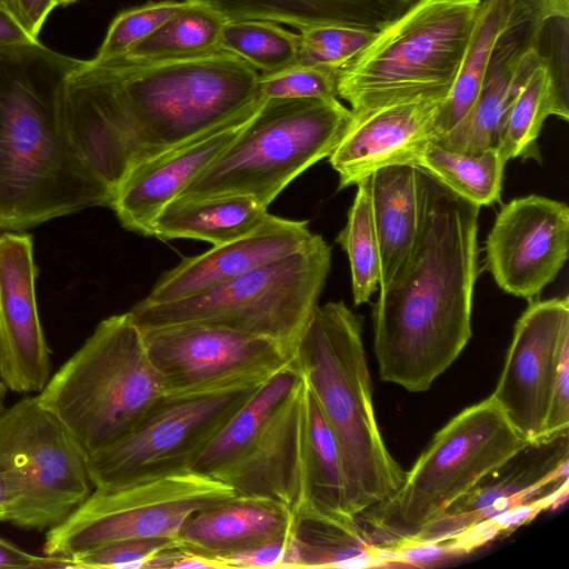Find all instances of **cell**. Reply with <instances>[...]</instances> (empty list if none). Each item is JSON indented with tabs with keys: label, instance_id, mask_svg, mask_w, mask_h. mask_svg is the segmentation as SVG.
I'll return each mask as SVG.
<instances>
[{
	"label": "cell",
	"instance_id": "obj_5",
	"mask_svg": "<svg viewBox=\"0 0 569 569\" xmlns=\"http://www.w3.org/2000/svg\"><path fill=\"white\" fill-rule=\"evenodd\" d=\"M164 395L128 311L102 320L36 399L88 457L130 432Z\"/></svg>",
	"mask_w": 569,
	"mask_h": 569
},
{
	"label": "cell",
	"instance_id": "obj_47",
	"mask_svg": "<svg viewBox=\"0 0 569 569\" xmlns=\"http://www.w3.org/2000/svg\"><path fill=\"white\" fill-rule=\"evenodd\" d=\"M7 390H8V388H7L6 383L3 382V380L0 377V415L6 409L4 398H6Z\"/></svg>",
	"mask_w": 569,
	"mask_h": 569
},
{
	"label": "cell",
	"instance_id": "obj_6",
	"mask_svg": "<svg viewBox=\"0 0 569 569\" xmlns=\"http://www.w3.org/2000/svg\"><path fill=\"white\" fill-rule=\"evenodd\" d=\"M530 446L487 398L448 421L399 489L357 520L377 545L410 539Z\"/></svg>",
	"mask_w": 569,
	"mask_h": 569
},
{
	"label": "cell",
	"instance_id": "obj_21",
	"mask_svg": "<svg viewBox=\"0 0 569 569\" xmlns=\"http://www.w3.org/2000/svg\"><path fill=\"white\" fill-rule=\"evenodd\" d=\"M546 26L535 13L515 24L498 41L479 93L462 121L432 142L465 152L497 148L506 113L530 67L542 54Z\"/></svg>",
	"mask_w": 569,
	"mask_h": 569
},
{
	"label": "cell",
	"instance_id": "obj_25",
	"mask_svg": "<svg viewBox=\"0 0 569 569\" xmlns=\"http://www.w3.org/2000/svg\"><path fill=\"white\" fill-rule=\"evenodd\" d=\"M305 385L303 503L295 517L317 518L350 532H365L349 510L336 437L306 381Z\"/></svg>",
	"mask_w": 569,
	"mask_h": 569
},
{
	"label": "cell",
	"instance_id": "obj_32",
	"mask_svg": "<svg viewBox=\"0 0 569 569\" xmlns=\"http://www.w3.org/2000/svg\"><path fill=\"white\" fill-rule=\"evenodd\" d=\"M227 20L208 0H191L120 57L148 60L199 56L219 50L221 30Z\"/></svg>",
	"mask_w": 569,
	"mask_h": 569
},
{
	"label": "cell",
	"instance_id": "obj_34",
	"mask_svg": "<svg viewBox=\"0 0 569 569\" xmlns=\"http://www.w3.org/2000/svg\"><path fill=\"white\" fill-rule=\"evenodd\" d=\"M357 192L348 211L345 228L337 241L346 251L351 269L355 305L370 300L381 279V261L378 238L372 220L369 177L357 184Z\"/></svg>",
	"mask_w": 569,
	"mask_h": 569
},
{
	"label": "cell",
	"instance_id": "obj_9",
	"mask_svg": "<svg viewBox=\"0 0 569 569\" xmlns=\"http://www.w3.org/2000/svg\"><path fill=\"white\" fill-rule=\"evenodd\" d=\"M349 117L339 98L263 100L240 134L177 198L247 194L268 208L292 180L331 154Z\"/></svg>",
	"mask_w": 569,
	"mask_h": 569
},
{
	"label": "cell",
	"instance_id": "obj_27",
	"mask_svg": "<svg viewBox=\"0 0 569 569\" xmlns=\"http://www.w3.org/2000/svg\"><path fill=\"white\" fill-rule=\"evenodd\" d=\"M267 208L247 194L173 199L154 218L150 237L196 239L222 244L256 229Z\"/></svg>",
	"mask_w": 569,
	"mask_h": 569
},
{
	"label": "cell",
	"instance_id": "obj_33",
	"mask_svg": "<svg viewBox=\"0 0 569 569\" xmlns=\"http://www.w3.org/2000/svg\"><path fill=\"white\" fill-rule=\"evenodd\" d=\"M300 568L386 567L383 549L367 532L355 533L317 518L295 517Z\"/></svg>",
	"mask_w": 569,
	"mask_h": 569
},
{
	"label": "cell",
	"instance_id": "obj_23",
	"mask_svg": "<svg viewBox=\"0 0 569 569\" xmlns=\"http://www.w3.org/2000/svg\"><path fill=\"white\" fill-rule=\"evenodd\" d=\"M295 515L269 499L238 496L191 516L179 532L182 547L223 559L293 531Z\"/></svg>",
	"mask_w": 569,
	"mask_h": 569
},
{
	"label": "cell",
	"instance_id": "obj_16",
	"mask_svg": "<svg viewBox=\"0 0 569 569\" xmlns=\"http://www.w3.org/2000/svg\"><path fill=\"white\" fill-rule=\"evenodd\" d=\"M445 100L416 96L349 108L346 128L328 157L339 176V189L389 166L415 164L438 136Z\"/></svg>",
	"mask_w": 569,
	"mask_h": 569
},
{
	"label": "cell",
	"instance_id": "obj_18",
	"mask_svg": "<svg viewBox=\"0 0 569 569\" xmlns=\"http://www.w3.org/2000/svg\"><path fill=\"white\" fill-rule=\"evenodd\" d=\"M263 100L260 98L236 118L137 163L117 188L110 204L121 224L150 237L151 223L159 212L228 148Z\"/></svg>",
	"mask_w": 569,
	"mask_h": 569
},
{
	"label": "cell",
	"instance_id": "obj_12",
	"mask_svg": "<svg viewBox=\"0 0 569 569\" xmlns=\"http://www.w3.org/2000/svg\"><path fill=\"white\" fill-rule=\"evenodd\" d=\"M0 469L19 497L11 525L24 530L57 527L93 490L87 456L36 396L0 415Z\"/></svg>",
	"mask_w": 569,
	"mask_h": 569
},
{
	"label": "cell",
	"instance_id": "obj_22",
	"mask_svg": "<svg viewBox=\"0 0 569 569\" xmlns=\"http://www.w3.org/2000/svg\"><path fill=\"white\" fill-rule=\"evenodd\" d=\"M529 448V447H528ZM517 457L485 478L477 487L452 503L438 519L410 539L445 540L481 521L540 498L568 482V447L552 452Z\"/></svg>",
	"mask_w": 569,
	"mask_h": 569
},
{
	"label": "cell",
	"instance_id": "obj_40",
	"mask_svg": "<svg viewBox=\"0 0 569 569\" xmlns=\"http://www.w3.org/2000/svg\"><path fill=\"white\" fill-rule=\"evenodd\" d=\"M226 568H300L293 531L254 549L221 559Z\"/></svg>",
	"mask_w": 569,
	"mask_h": 569
},
{
	"label": "cell",
	"instance_id": "obj_29",
	"mask_svg": "<svg viewBox=\"0 0 569 569\" xmlns=\"http://www.w3.org/2000/svg\"><path fill=\"white\" fill-rule=\"evenodd\" d=\"M569 120L568 89L558 80L552 61L541 54L522 79L506 113L498 151L510 159L540 160L538 138L548 117Z\"/></svg>",
	"mask_w": 569,
	"mask_h": 569
},
{
	"label": "cell",
	"instance_id": "obj_2",
	"mask_svg": "<svg viewBox=\"0 0 569 569\" xmlns=\"http://www.w3.org/2000/svg\"><path fill=\"white\" fill-rule=\"evenodd\" d=\"M78 59L40 41L0 49V227L19 231L97 206L112 191L83 162L62 118Z\"/></svg>",
	"mask_w": 569,
	"mask_h": 569
},
{
	"label": "cell",
	"instance_id": "obj_44",
	"mask_svg": "<svg viewBox=\"0 0 569 569\" xmlns=\"http://www.w3.org/2000/svg\"><path fill=\"white\" fill-rule=\"evenodd\" d=\"M39 40L31 37L0 4V49L30 44Z\"/></svg>",
	"mask_w": 569,
	"mask_h": 569
},
{
	"label": "cell",
	"instance_id": "obj_10",
	"mask_svg": "<svg viewBox=\"0 0 569 569\" xmlns=\"http://www.w3.org/2000/svg\"><path fill=\"white\" fill-rule=\"evenodd\" d=\"M271 376L166 393L130 432L87 457L93 488L192 471L211 441Z\"/></svg>",
	"mask_w": 569,
	"mask_h": 569
},
{
	"label": "cell",
	"instance_id": "obj_11",
	"mask_svg": "<svg viewBox=\"0 0 569 569\" xmlns=\"http://www.w3.org/2000/svg\"><path fill=\"white\" fill-rule=\"evenodd\" d=\"M238 496L230 486L196 471L93 488L60 525L46 531L42 551L71 559L122 540L179 539L191 516Z\"/></svg>",
	"mask_w": 569,
	"mask_h": 569
},
{
	"label": "cell",
	"instance_id": "obj_37",
	"mask_svg": "<svg viewBox=\"0 0 569 569\" xmlns=\"http://www.w3.org/2000/svg\"><path fill=\"white\" fill-rule=\"evenodd\" d=\"M190 2L191 0L154 1L119 13L110 23L93 60L106 61L124 54Z\"/></svg>",
	"mask_w": 569,
	"mask_h": 569
},
{
	"label": "cell",
	"instance_id": "obj_20",
	"mask_svg": "<svg viewBox=\"0 0 569 569\" xmlns=\"http://www.w3.org/2000/svg\"><path fill=\"white\" fill-rule=\"evenodd\" d=\"M316 233L308 221L268 213L249 233L183 258L164 272L141 301L160 303L183 299L228 282L252 269L286 257L307 246Z\"/></svg>",
	"mask_w": 569,
	"mask_h": 569
},
{
	"label": "cell",
	"instance_id": "obj_39",
	"mask_svg": "<svg viewBox=\"0 0 569 569\" xmlns=\"http://www.w3.org/2000/svg\"><path fill=\"white\" fill-rule=\"evenodd\" d=\"M180 545L179 539L166 537L122 540L71 559H62V568L141 569L159 551Z\"/></svg>",
	"mask_w": 569,
	"mask_h": 569
},
{
	"label": "cell",
	"instance_id": "obj_4",
	"mask_svg": "<svg viewBox=\"0 0 569 569\" xmlns=\"http://www.w3.org/2000/svg\"><path fill=\"white\" fill-rule=\"evenodd\" d=\"M293 360L336 437L349 510L358 518L391 497L406 475L377 423L362 318L343 301L318 305Z\"/></svg>",
	"mask_w": 569,
	"mask_h": 569
},
{
	"label": "cell",
	"instance_id": "obj_30",
	"mask_svg": "<svg viewBox=\"0 0 569 569\" xmlns=\"http://www.w3.org/2000/svg\"><path fill=\"white\" fill-rule=\"evenodd\" d=\"M300 379L301 373L295 360L272 375L211 441L192 471L213 478L230 465L263 428Z\"/></svg>",
	"mask_w": 569,
	"mask_h": 569
},
{
	"label": "cell",
	"instance_id": "obj_48",
	"mask_svg": "<svg viewBox=\"0 0 569 569\" xmlns=\"http://www.w3.org/2000/svg\"><path fill=\"white\" fill-rule=\"evenodd\" d=\"M76 0H54V3L57 7L59 6H68L70 3H73Z\"/></svg>",
	"mask_w": 569,
	"mask_h": 569
},
{
	"label": "cell",
	"instance_id": "obj_19",
	"mask_svg": "<svg viewBox=\"0 0 569 569\" xmlns=\"http://www.w3.org/2000/svg\"><path fill=\"white\" fill-rule=\"evenodd\" d=\"M305 390L301 376L244 450L213 478L240 496L272 500L296 515L303 503Z\"/></svg>",
	"mask_w": 569,
	"mask_h": 569
},
{
	"label": "cell",
	"instance_id": "obj_1",
	"mask_svg": "<svg viewBox=\"0 0 569 569\" xmlns=\"http://www.w3.org/2000/svg\"><path fill=\"white\" fill-rule=\"evenodd\" d=\"M479 210L428 173L419 238L372 311L382 380L426 391L470 340Z\"/></svg>",
	"mask_w": 569,
	"mask_h": 569
},
{
	"label": "cell",
	"instance_id": "obj_46",
	"mask_svg": "<svg viewBox=\"0 0 569 569\" xmlns=\"http://www.w3.org/2000/svg\"><path fill=\"white\" fill-rule=\"evenodd\" d=\"M540 19L549 22L556 19H569V0H528Z\"/></svg>",
	"mask_w": 569,
	"mask_h": 569
},
{
	"label": "cell",
	"instance_id": "obj_36",
	"mask_svg": "<svg viewBox=\"0 0 569 569\" xmlns=\"http://www.w3.org/2000/svg\"><path fill=\"white\" fill-rule=\"evenodd\" d=\"M297 62L339 71L373 39L376 31L343 24H319L300 30Z\"/></svg>",
	"mask_w": 569,
	"mask_h": 569
},
{
	"label": "cell",
	"instance_id": "obj_24",
	"mask_svg": "<svg viewBox=\"0 0 569 569\" xmlns=\"http://www.w3.org/2000/svg\"><path fill=\"white\" fill-rule=\"evenodd\" d=\"M369 186L381 261L380 288L402 268L419 238L428 201V173L411 163L389 166L375 171Z\"/></svg>",
	"mask_w": 569,
	"mask_h": 569
},
{
	"label": "cell",
	"instance_id": "obj_15",
	"mask_svg": "<svg viewBox=\"0 0 569 569\" xmlns=\"http://www.w3.org/2000/svg\"><path fill=\"white\" fill-rule=\"evenodd\" d=\"M486 264L507 293L537 299L568 259L569 208L529 194L503 204L486 241Z\"/></svg>",
	"mask_w": 569,
	"mask_h": 569
},
{
	"label": "cell",
	"instance_id": "obj_43",
	"mask_svg": "<svg viewBox=\"0 0 569 569\" xmlns=\"http://www.w3.org/2000/svg\"><path fill=\"white\" fill-rule=\"evenodd\" d=\"M0 568H61V559L30 553L0 537Z\"/></svg>",
	"mask_w": 569,
	"mask_h": 569
},
{
	"label": "cell",
	"instance_id": "obj_38",
	"mask_svg": "<svg viewBox=\"0 0 569 569\" xmlns=\"http://www.w3.org/2000/svg\"><path fill=\"white\" fill-rule=\"evenodd\" d=\"M338 71L325 67L295 63L262 73L259 96L264 99H336Z\"/></svg>",
	"mask_w": 569,
	"mask_h": 569
},
{
	"label": "cell",
	"instance_id": "obj_14",
	"mask_svg": "<svg viewBox=\"0 0 569 569\" xmlns=\"http://www.w3.org/2000/svg\"><path fill=\"white\" fill-rule=\"evenodd\" d=\"M567 352L569 298L530 301L516 322L500 377L489 398L531 445H542L557 370Z\"/></svg>",
	"mask_w": 569,
	"mask_h": 569
},
{
	"label": "cell",
	"instance_id": "obj_42",
	"mask_svg": "<svg viewBox=\"0 0 569 569\" xmlns=\"http://www.w3.org/2000/svg\"><path fill=\"white\" fill-rule=\"evenodd\" d=\"M0 4L36 39L49 13L57 8L54 0H0Z\"/></svg>",
	"mask_w": 569,
	"mask_h": 569
},
{
	"label": "cell",
	"instance_id": "obj_13",
	"mask_svg": "<svg viewBox=\"0 0 569 569\" xmlns=\"http://www.w3.org/2000/svg\"><path fill=\"white\" fill-rule=\"evenodd\" d=\"M141 330L166 393L273 375L292 363L295 357L272 339L214 325L182 322Z\"/></svg>",
	"mask_w": 569,
	"mask_h": 569
},
{
	"label": "cell",
	"instance_id": "obj_7",
	"mask_svg": "<svg viewBox=\"0 0 569 569\" xmlns=\"http://www.w3.org/2000/svg\"><path fill=\"white\" fill-rule=\"evenodd\" d=\"M481 0H413L337 73V94L356 109L380 101L448 97Z\"/></svg>",
	"mask_w": 569,
	"mask_h": 569
},
{
	"label": "cell",
	"instance_id": "obj_49",
	"mask_svg": "<svg viewBox=\"0 0 569 569\" xmlns=\"http://www.w3.org/2000/svg\"><path fill=\"white\" fill-rule=\"evenodd\" d=\"M1 230H2V229H1V227H0V234H1Z\"/></svg>",
	"mask_w": 569,
	"mask_h": 569
},
{
	"label": "cell",
	"instance_id": "obj_17",
	"mask_svg": "<svg viewBox=\"0 0 569 569\" xmlns=\"http://www.w3.org/2000/svg\"><path fill=\"white\" fill-rule=\"evenodd\" d=\"M36 276L30 236L0 234V377L16 393L40 392L52 375Z\"/></svg>",
	"mask_w": 569,
	"mask_h": 569
},
{
	"label": "cell",
	"instance_id": "obj_45",
	"mask_svg": "<svg viewBox=\"0 0 569 569\" xmlns=\"http://www.w3.org/2000/svg\"><path fill=\"white\" fill-rule=\"evenodd\" d=\"M18 503L19 497L13 480L0 469V522L12 523Z\"/></svg>",
	"mask_w": 569,
	"mask_h": 569
},
{
	"label": "cell",
	"instance_id": "obj_35",
	"mask_svg": "<svg viewBox=\"0 0 569 569\" xmlns=\"http://www.w3.org/2000/svg\"><path fill=\"white\" fill-rule=\"evenodd\" d=\"M299 34L259 19L227 20L219 48L257 71L271 73L297 63Z\"/></svg>",
	"mask_w": 569,
	"mask_h": 569
},
{
	"label": "cell",
	"instance_id": "obj_8",
	"mask_svg": "<svg viewBox=\"0 0 569 569\" xmlns=\"http://www.w3.org/2000/svg\"><path fill=\"white\" fill-rule=\"evenodd\" d=\"M330 264L331 248L315 234L300 250L210 290L168 302L139 301L130 312L140 328L201 322L266 337L295 353Z\"/></svg>",
	"mask_w": 569,
	"mask_h": 569
},
{
	"label": "cell",
	"instance_id": "obj_31",
	"mask_svg": "<svg viewBox=\"0 0 569 569\" xmlns=\"http://www.w3.org/2000/svg\"><path fill=\"white\" fill-rule=\"evenodd\" d=\"M506 163L497 148L465 152L433 142L415 162L446 188L478 207L500 201Z\"/></svg>",
	"mask_w": 569,
	"mask_h": 569
},
{
	"label": "cell",
	"instance_id": "obj_28",
	"mask_svg": "<svg viewBox=\"0 0 569 569\" xmlns=\"http://www.w3.org/2000/svg\"><path fill=\"white\" fill-rule=\"evenodd\" d=\"M535 13L528 0H481L458 74L442 104L437 138L458 126L471 109L499 39Z\"/></svg>",
	"mask_w": 569,
	"mask_h": 569
},
{
	"label": "cell",
	"instance_id": "obj_41",
	"mask_svg": "<svg viewBox=\"0 0 569 569\" xmlns=\"http://www.w3.org/2000/svg\"><path fill=\"white\" fill-rule=\"evenodd\" d=\"M569 427V352L565 353L557 370L542 445L568 436Z\"/></svg>",
	"mask_w": 569,
	"mask_h": 569
},
{
	"label": "cell",
	"instance_id": "obj_3",
	"mask_svg": "<svg viewBox=\"0 0 569 569\" xmlns=\"http://www.w3.org/2000/svg\"><path fill=\"white\" fill-rule=\"evenodd\" d=\"M78 70L129 132L137 163L236 118L260 100L258 71L221 49L162 59L80 60Z\"/></svg>",
	"mask_w": 569,
	"mask_h": 569
},
{
	"label": "cell",
	"instance_id": "obj_26",
	"mask_svg": "<svg viewBox=\"0 0 569 569\" xmlns=\"http://www.w3.org/2000/svg\"><path fill=\"white\" fill-rule=\"evenodd\" d=\"M228 20L259 19L299 31L319 24L379 30L413 0H208Z\"/></svg>",
	"mask_w": 569,
	"mask_h": 569
}]
</instances>
